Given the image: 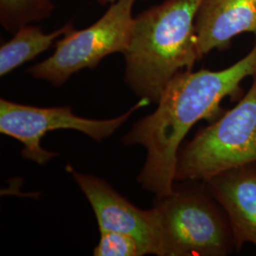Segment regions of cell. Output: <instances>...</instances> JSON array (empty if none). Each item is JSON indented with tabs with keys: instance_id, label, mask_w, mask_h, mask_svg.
I'll list each match as a JSON object with an SVG mask.
<instances>
[{
	"instance_id": "2",
	"label": "cell",
	"mask_w": 256,
	"mask_h": 256,
	"mask_svg": "<svg viewBox=\"0 0 256 256\" xmlns=\"http://www.w3.org/2000/svg\"><path fill=\"white\" fill-rule=\"evenodd\" d=\"M202 0H164L134 18L124 81L140 96L160 101L174 76L192 70L198 52L194 19Z\"/></svg>"
},
{
	"instance_id": "4",
	"label": "cell",
	"mask_w": 256,
	"mask_h": 256,
	"mask_svg": "<svg viewBox=\"0 0 256 256\" xmlns=\"http://www.w3.org/2000/svg\"><path fill=\"white\" fill-rule=\"evenodd\" d=\"M164 256H227L236 252L226 212L204 182L174 185L170 196L156 198Z\"/></svg>"
},
{
	"instance_id": "11",
	"label": "cell",
	"mask_w": 256,
	"mask_h": 256,
	"mask_svg": "<svg viewBox=\"0 0 256 256\" xmlns=\"http://www.w3.org/2000/svg\"><path fill=\"white\" fill-rule=\"evenodd\" d=\"M54 9L52 0H0V24L14 34L23 26L48 18Z\"/></svg>"
},
{
	"instance_id": "7",
	"label": "cell",
	"mask_w": 256,
	"mask_h": 256,
	"mask_svg": "<svg viewBox=\"0 0 256 256\" xmlns=\"http://www.w3.org/2000/svg\"><path fill=\"white\" fill-rule=\"evenodd\" d=\"M72 176L94 210L100 232H117L137 239L147 254L164 256L160 212L154 206L142 210L98 176L82 174L70 166Z\"/></svg>"
},
{
	"instance_id": "12",
	"label": "cell",
	"mask_w": 256,
	"mask_h": 256,
	"mask_svg": "<svg viewBox=\"0 0 256 256\" xmlns=\"http://www.w3.org/2000/svg\"><path fill=\"white\" fill-rule=\"evenodd\" d=\"M147 254L137 239L117 232H101L95 256H142Z\"/></svg>"
},
{
	"instance_id": "9",
	"label": "cell",
	"mask_w": 256,
	"mask_h": 256,
	"mask_svg": "<svg viewBox=\"0 0 256 256\" xmlns=\"http://www.w3.org/2000/svg\"><path fill=\"white\" fill-rule=\"evenodd\" d=\"M200 59L242 34L256 36V0H202L194 19Z\"/></svg>"
},
{
	"instance_id": "3",
	"label": "cell",
	"mask_w": 256,
	"mask_h": 256,
	"mask_svg": "<svg viewBox=\"0 0 256 256\" xmlns=\"http://www.w3.org/2000/svg\"><path fill=\"white\" fill-rule=\"evenodd\" d=\"M256 164V74L232 108L180 147L176 182H206L242 165Z\"/></svg>"
},
{
	"instance_id": "5",
	"label": "cell",
	"mask_w": 256,
	"mask_h": 256,
	"mask_svg": "<svg viewBox=\"0 0 256 256\" xmlns=\"http://www.w3.org/2000/svg\"><path fill=\"white\" fill-rule=\"evenodd\" d=\"M138 0H118L92 26L74 30L56 42L54 54L30 66L28 74L60 86L84 68L94 70L108 55L124 54L132 36L133 7Z\"/></svg>"
},
{
	"instance_id": "13",
	"label": "cell",
	"mask_w": 256,
	"mask_h": 256,
	"mask_svg": "<svg viewBox=\"0 0 256 256\" xmlns=\"http://www.w3.org/2000/svg\"><path fill=\"white\" fill-rule=\"evenodd\" d=\"M101 5H108V4H112L118 0H97Z\"/></svg>"
},
{
	"instance_id": "10",
	"label": "cell",
	"mask_w": 256,
	"mask_h": 256,
	"mask_svg": "<svg viewBox=\"0 0 256 256\" xmlns=\"http://www.w3.org/2000/svg\"><path fill=\"white\" fill-rule=\"evenodd\" d=\"M74 25L68 22L50 34H45L41 28L26 25L20 28L14 37L0 48V76L12 72L21 64L32 60L48 50L59 37L72 32Z\"/></svg>"
},
{
	"instance_id": "1",
	"label": "cell",
	"mask_w": 256,
	"mask_h": 256,
	"mask_svg": "<svg viewBox=\"0 0 256 256\" xmlns=\"http://www.w3.org/2000/svg\"><path fill=\"white\" fill-rule=\"evenodd\" d=\"M256 74V43L250 52L220 70L202 68L176 74L162 92L156 110L137 122L122 137L126 146L146 149V164L138 176L142 187L156 198L174 192L176 167L182 142L202 120H214L223 113L220 104L243 96L242 82Z\"/></svg>"
},
{
	"instance_id": "8",
	"label": "cell",
	"mask_w": 256,
	"mask_h": 256,
	"mask_svg": "<svg viewBox=\"0 0 256 256\" xmlns=\"http://www.w3.org/2000/svg\"><path fill=\"white\" fill-rule=\"evenodd\" d=\"M204 182L229 218L236 252L246 243L256 247V164L230 169Z\"/></svg>"
},
{
	"instance_id": "6",
	"label": "cell",
	"mask_w": 256,
	"mask_h": 256,
	"mask_svg": "<svg viewBox=\"0 0 256 256\" xmlns=\"http://www.w3.org/2000/svg\"><path fill=\"white\" fill-rule=\"evenodd\" d=\"M151 102L142 98L137 104L119 117L92 120L75 115L68 106L36 108L0 100V132L14 138L24 146L22 156L38 164H45L58 155L41 146V140L48 131L74 129L100 142L111 136L138 108Z\"/></svg>"
}]
</instances>
